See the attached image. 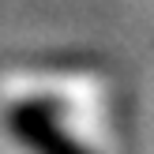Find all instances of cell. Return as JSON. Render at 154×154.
Returning a JSON list of instances; mask_svg holds the SVG:
<instances>
[{
  "label": "cell",
  "mask_w": 154,
  "mask_h": 154,
  "mask_svg": "<svg viewBox=\"0 0 154 154\" xmlns=\"http://www.w3.org/2000/svg\"><path fill=\"white\" fill-rule=\"evenodd\" d=\"M8 132L23 143L30 154H94L87 143H79L42 102H15L8 109Z\"/></svg>",
  "instance_id": "cell-1"
}]
</instances>
